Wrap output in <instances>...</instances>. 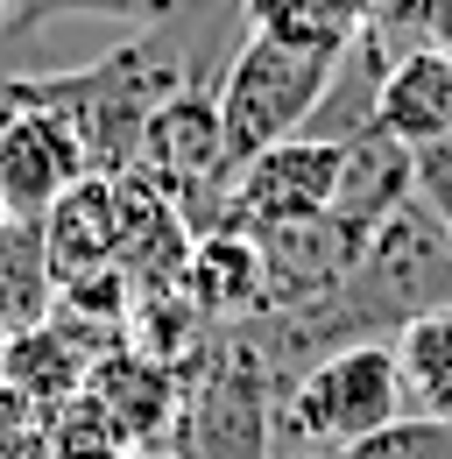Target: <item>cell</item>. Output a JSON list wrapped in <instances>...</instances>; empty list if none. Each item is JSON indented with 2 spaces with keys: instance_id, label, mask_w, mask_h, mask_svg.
Segmentation results:
<instances>
[{
  "instance_id": "obj_1",
  "label": "cell",
  "mask_w": 452,
  "mask_h": 459,
  "mask_svg": "<svg viewBox=\"0 0 452 459\" xmlns=\"http://www.w3.org/2000/svg\"><path fill=\"white\" fill-rule=\"evenodd\" d=\"M403 417V375H396L389 340H353L311 360L290 389L276 396V453H326L339 459Z\"/></svg>"
},
{
  "instance_id": "obj_2",
  "label": "cell",
  "mask_w": 452,
  "mask_h": 459,
  "mask_svg": "<svg viewBox=\"0 0 452 459\" xmlns=\"http://www.w3.org/2000/svg\"><path fill=\"white\" fill-rule=\"evenodd\" d=\"M333 64L339 57H326V50H297V43H276V36H240L220 71V85H213L220 127H226V163L240 170L248 156L290 142L311 120Z\"/></svg>"
},
{
  "instance_id": "obj_3",
  "label": "cell",
  "mask_w": 452,
  "mask_h": 459,
  "mask_svg": "<svg viewBox=\"0 0 452 459\" xmlns=\"http://www.w3.org/2000/svg\"><path fill=\"white\" fill-rule=\"evenodd\" d=\"M339 163H346V149L304 142V134H290V142H276V149L248 156V163L233 170V184H226L220 227L262 240V233L326 220V212H333V191H339Z\"/></svg>"
},
{
  "instance_id": "obj_4",
  "label": "cell",
  "mask_w": 452,
  "mask_h": 459,
  "mask_svg": "<svg viewBox=\"0 0 452 459\" xmlns=\"http://www.w3.org/2000/svg\"><path fill=\"white\" fill-rule=\"evenodd\" d=\"M85 177H92V156L71 120L50 107H14V127L0 134V198L14 220H43Z\"/></svg>"
},
{
  "instance_id": "obj_5",
  "label": "cell",
  "mask_w": 452,
  "mask_h": 459,
  "mask_svg": "<svg viewBox=\"0 0 452 459\" xmlns=\"http://www.w3.org/2000/svg\"><path fill=\"white\" fill-rule=\"evenodd\" d=\"M85 396L107 410V424H113V438H120V446L156 453V446H163V431L177 424L184 389H177V368L149 360L142 346H113V353H100V360H92Z\"/></svg>"
},
{
  "instance_id": "obj_6",
  "label": "cell",
  "mask_w": 452,
  "mask_h": 459,
  "mask_svg": "<svg viewBox=\"0 0 452 459\" xmlns=\"http://www.w3.org/2000/svg\"><path fill=\"white\" fill-rule=\"evenodd\" d=\"M43 255H50V283H85L120 269V220H113V177H85L43 212Z\"/></svg>"
},
{
  "instance_id": "obj_7",
  "label": "cell",
  "mask_w": 452,
  "mask_h": 459,
  "mask_svg": "<svg viewBox=\"0 0 452 459\" xmlns=\"http://www.w3.org/2000/svg\"><path fill=\"white\" fill-rule=\"evenodd\" d=\"M177 290L198 304L205 325H240V318L262 311V247L233 227L191 233V255H184Z\"/></svg>"
},
{
  "instance_id": "obj_8",
  "label": "cell",
  "mask_w": 452,
  "mask_h": 459,
  "mask_svg": "<svg viewBox=\"0 0 452 459\" xmlns=\"http://www.w3.org/2000/svg\"><path fill=\"white\" fill-rule=\"evenodd\" d=\"M92 360H100V346H85L71 325L43 318V325L0 340V382H7L22 403H36V410L50 417V410H64L71 396H85Z\"/></svg>"
},
{
  "instance_id": "obj_9",
  "label": "cell",
  "mask_w": 452,
  "mask_h": 459,
  "mask_svg": "<svg viewBox=\"0 0 452 459\" xmlns=\"http://www.w3.org/2000/svg\"><path fill=\"white\" fill-rule=\"evenodd\" d=\"M375 127L403 149H439L452 142V64L439 50H410L382 71L375 92Z\"/></svg>"
},
{
  "instance_id": "obj_10",
  "label": "cell",
  "mask_w": 452,
  "mask_h": 459,
  "mask_svg": "<svg viewBox=\"0 0 452 459\" xmlns=\"http://www.w3.org/2000/svg\"><path fill=\"white\" fill-rule=\"evenodd\" d=\"M410 198H417V156H410L403 142H389L382 127H375V134H361V142L346 149V163H339L333 220L368 240V233L382 227L396 205H410Z\"/></svg>"
},
{
  "instance_id": "obj_11",
  "label": "cell",
  "mask_w": 452,
  "mask_h": 459,
  "mask_svg": "<svg viewBox=\"0 0 452 459\" xmlns=\"http://www.w3.org/2000/svg\"><path fill=\"white\" fill-rule=\"evenodd\" d=\"M389 50L361 29L346 50H339L333 78H326V92H318V107H311V120L297 127L304 142H333V149H353L361 134H375V92H382V71H389Z\"/></svg>"
},
{
  "instance_id": "obj_12",
  "label": "cell",
  "mask_w": 452,
  "mask_h": 459,
  "mask_svg": "<svg viewBox=\"0 0 452 459\" xmlns=\"http://www.w3.org/2000/svg\"><path fill=\"white\" fill-rule=\"evenodd\" d=\"M240 22H248V36H276L297 50L339 57L375 22V0H240Z\"/></svg>"
},
{
  "instance_id": "obj_13",
  "label": "cell",
  "mask_w": 452,
  "mask_h": 459,
  "mask_svg": "<svg viewBox=\"0 0 452 459\" xmlns=\"http://www.w3.org/2000/svg\"><path fill=\"white\" fill-rule=\"evenodd\" d=\"M396 375H403V410L452 424V311H431L389 340Z\"/></svg>"
},
{
  "instance_id": "obj_14",
  "label": "cell",
  "mask_w": 452,
  "mask_h": 459,
  "mask_svg": "<svg viewBox=\"0 0 452 459\" xmlns=\"http://www.w3.org/2000/svg\"><path fill=\"white\" fill-rule=\"evenodd\" d=\"M56 304L50 255H43V220H7L0 227V333L43 325Z\"/></svg>"
},
{
  "instance_id": "obj_15",
  "label": "cell",
  "mask_w": 452,
  "mask_h": 459,
  "mask_svg": "<svg viewBox=\"0 0 452 459\" xmlns=\"http://www.w3.org/2000/svg\"><path fill=\"white\" fill-rule=\"evenodd\" d=\"M191 0H22V14L0 29V43H22V36H36L43 22H113V29H163L177 22Z\"/></svg>"
},
{
  "instance_id": "obj_16",
  "label": "cell",
  "mask_w": 452,
  "mask_h": 459,
  "mask_svg": "<svg viewBox=\"0 0 452 459\" xmlns=\"http://www.w3.org/2000/svg\"><path fill=\"white\" fill-rule=\"evenodd\" d=\"M339 459H452V424H439V417H396V424H382V431H368L361 446H346Z\"/></svg>"
},
{
  "instance_id": "obj_17",
  "label": "cell",
  "mask_w": 452,
  "mask_h": 459,
  "mask_svg": "<svg viewBox=\"0 0 452 459\" xmlns=\"http://www.w3.org/2000/svg\"><path fill=\"white\" fill-rule=\"evenodd\" d=\"M431 22H439V0H375L368 36L389 57H410V50H431Z\"/></svg>"
},
{
  "instance_id": "obj_18",
  "label": "cell",
  "mask_w": 452,
  "mask_h": 459,
  "mask_svg": "<svg viewBox=\"0 0 452 459\" xmlns=\"http://www.w3.org/2000/svg\"><path fill=\"white\" fill-rule=\"evenodd\" d=\"M36 438H43V410L22 403L7 382H0V459H29V453H36Z\"/></svg>"
},
{
  "instance_id": "obj_19",
  "label": "cell",
  "mask_w": 452,
  "mask_h": 459,
  "mask_svg": "<svg viewBox=\"0 0 452 459\" xmlns=\"http://www.w3.org/2000/svg\"><path fill=\"white\" fill-rule=\"evenodd\" d=\"M431 50L452 64V0H439V22H431Z\"/></svg>"
},
{
  "instance_id": "obj_20",
  "label": "cell",
  "mask_w": 452,
  "mask_h": 459,
  "mask_svg": "<svg viewBox=\"0 0 452 459\" xmlns=\"http://www.w3.org/2000/svg\"><path fill=\"white\" fill-rule=\"evenodd\" d=\"M14 127V100H7V85H0V134Z\"/></svg>"
},
{
  "instance_id": "obj_21",
  "label": "cell",
  "mask_w": 452,
  "mask_h": 459,
  "mask_svg": "<svg viewBox=\"0 0 452 459\" xmlns=\"http://www.w3.org/2000/svg\"><path fill=\"white\" fill-rule=\"evenodd\" d=\"M14 14H22V0H0V29H7V22H14Z\"/></svg>"
},
{
  "instance_id": "obj_22",
  "label": "cell",
  "mask_w": 452,
  "mask_h": 459,
  "mask_svg": "<svg viewBox=\"0 0 452 459\" xmlns=\"http://www.w3.org/2000/svg\"><path fill=\"white\" fill-rule=\"evenodd\" d=\"M135 459H177V453H163V446H156V453H135Z\"/></svg>"
},
{
  "instance_id": "obj_23",
  "label": "cell",
  "mask_w": 452,
  "mask_h": 459,
  "mask_svg": "<svg viewBox=\"0 0 452 459\" xmlns=\"http://www.w3.org/2000/svg\"><path fill=\"white\" fill-rule=\"evenodd\" d=\"M276 459H326V453H276Z\"/></svg>"
},
{
  "instance_id": "obj_24",
  "label": "cell",
  "mask_w": 452,
  "mask_h": 459,
  "mask_svg": "<svg viewBox=\"0 0 452 459\" xmlns=\"http://www.w3.org/2000/svg\"><path fill=\"white\" fill-rule=\"evenodd\" d=\"M7 220H14V212H7V198H0V227H7Z\"/></svg>"
},
{
  "instance_id": "obj_25",
  "label": "cell",
  "mask_w": 452,
  "mask_h": 459,
  "mask_svg": "<svg viewBox=\"0 0 452 459\" xmlns=\"http://www.w3.org/2000/svg\"><path fill=\"white\" fill-rule=\"evenodd\" d=\"M0 340H7V333H0Z\"/></svg>"
}]
</instances>
